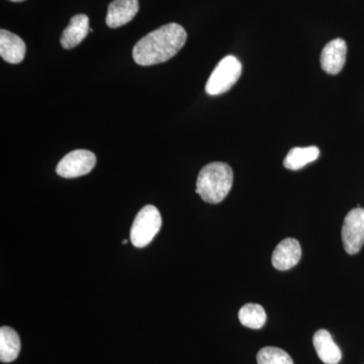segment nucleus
I'll return each mask as SVG.
<instances>
[{
  "mask_svg": "<svg viewBox=\"0 0 364 364\" xmlns=\"http://www.w3.org/2000/svg\"><path fill=\"white\" fill-rule=\"evenodd\" d=\"M188 33L176 23L162 26L142 38L133 49V58L141 66H151L168 61L181 51Z\"/></svg>",
  "mask_w": 364,
  "mask_h": 364,
  "instance_id": "obj_1",
  "label": "nucleus"
},
{
  "mask_svg": "<svg viewBox=\"0 0 364 364\" xmlns=\"http://www.w3.org/2000/svg\"><path fill=\"white\" fill-rule=\"evenodd\" d=\"M233 176V170L227 163H210L198 174L196 193L205 203H221L231 191Z\"/></svg>",
  "mask_w": 364,
  "mask_h": 364,
  "instance_id": "obj_2",
  "label": "nucleus"
},
{
  "mask_svg": "<svg viewBox=\"0 0 364 364\" xmlns=\"http://www.w3.org/2000/svg\"><path fill=\"white\" fill-rule=\"evenodd\" d=\"M162 226V218L154 205L144 207L134 220L131 229V242L136 248L149 245Z\"/></svg>",
  "mask_w": 364,
  "mask_h": 364,
  "instance_id": "obj_3",
  "label": "nucleus"
},
{
  "mask_svg": "<svg viewBox=\"0 0 364 364\" xmlns=\"http://www.w3.org/2000/svg\"><path fill=\"white\" fill-rule=\"evenodd\" d=\"M242 74V64L235 56L225 57L208 78L205 91L208 95H220L231 90Z\"/></svg>",
  "mask_w": 364,
  "mask_h": 364,
  "instance_id": "obj_4",
  "label": "nucleus"
},
{
  "mask_svg": "<svg viewBox=\"0 0 364 364\" xmlns=\"http://www.w3.org/2000/svg\"><path fill=\"white\" fill-rule=\"evenodd\" d=\"M97 164V157L88 150H74L68 153L57 165L56 172L63 178H76L86 176Z\"/></svg>",
  "mask_w": 364,
  "mask_h": 364,
  "instance_id": "obj_5",
  "label": "nucleus"
},
{
  "mask_svg": "<svg viewBox=\"0 0 364 364\" xmlns=\"http://www.w3.org/2000/svg\"><path fill=\"white\" fill-rule=\"evenodd\" d=\"M342 242L345 251L350 255L358 253L364 244V208L351 210L344 219Z\"/></svg>",
  "mask_w": 364,
  "mask_h": 364,
  "instance_id": "obj_6",
  "label": "nucleus"
},
{
  "mask_svg": "<svg viewBox=\"0 0 364 364\" xmlns=\"http://www.w3.org/2000/svg\"><path fill=\"white\" fill-rule=\"evenodd\" d=\"M347 45L344 40L337 38L328 43L321 54V66L328 74H338L346 62Z\"/></svg>",
  "mask_w": 364,
  "mask_h": 364,
  "instance_id": "obj_7",
  "label": "nucleus"
},
{
  "mask_svg": "<svg viewBox=\"0 0 364 364\" xmlns=\"http://www.w3.org/2000/svg\"><path fill=\"white\" fill-rule=\"evenodd\" d=\"M301 257V247L299 241L293 238H287L280 242L273 251L272 262L277 270L291 269L299 262Z\"/></svg>",
  "mask_w": 364,
  "mask_h": 364,
  "instance_id": "obj_8",
  "label": "nucleus"
},
{
  "mask_svg": "<svg viewBox=\"0 0 364 364\" xmlns=\"http://www.w3.org/2000/svg\"><path fill=\"white\" fill-rule=\"evenodd\" d=\"M139 11V0H114L107 9V25L119 28L130 23Z\"/></svg>",
  "mask_w": 364,
  "mask_h": 364,
  "instance_id": "obj_9",
  "label": "nucleus"
},
{
  "mask_svg": "<svg viewBox=\"0 0 364 364\" xmlns=\"http://www.w3.org/2000/svg\"><path fill=\"white\" fill-rule=\"evenodd\" d=\"M26 46L18 35L0 31V56L7 63L18 64L25 59Z\"/></svg>",
  "mask_w": 364,
  "mask_h": 364,
  "instance_id": "obj_10",
  "label": "nucleus"
},
{
  "mask_svg": "<svg viewBox=\"0 0 364 364\" xmlns=\"http://www.w3.org/2000/svg\"><path fill=\"white\" fill-rule=\"evenodd\" d=\"M90 32L88 16L86 14H76L71 18L68 26L63 31L60 43L64 49H73L85 39Z\"/></svg>",
  "mask_w": 364,
  "mask_h": 364,
  "instance_id": "obj_11",
  "label": "nucleus"
},
{
  "mask_svg": "<svg viewBox=\"0 0 364 364\" xmlns=\"http://www.w3.org/2000/svg\"><path fill=\"white\" fill-rule=\"evenodd\" d=\"M313 343L318 358L325 364H338L341 360V350L327 330H318L314 335Z\"/></svg>",
  "mask_w": 364,
  "mask_h": 364,
  "instance_id": "obj_12",
  "label": "nucleus"
},
{
  "mask_svg": "<svg viewBox=\"0 0 364 364\" xmlns=\"http://www.w3.org/2000/svg\"><path fill=\"white\" fill-rule=\"evenodd\" d=\"M21 352V339L13 328L2 326L0 329V360L13 363Z\"/></svg>",
  "mask_w": 364,
  "mask_h": 364,
  "instance_id": "obj_13",
  "label": "nucleus"
},
{
  "mask_svg": "<svg viewBox=\"0 0 364 364\" xmlns=\"http://www.w3.org/2000/svg\"><path fill=\"white\" fill-rule=\"evenodd\" d=\"M320 150L315 146L293 148L284 160V166L289 170H299L317 160Z\"/></svg>",
  "mask_w": 364,
  "mask_h": 364,
  "instance_id": "obj_14",
  "label": "nucleus"
},
{
  "mask_svg": "<svg viewBox=\"0 0 364 364\" xmlns=\"http://www.w3.org/2000/svg\"><path fill=\"white\" fill-rule=\"evenodd\" d=\"M238 317L242 325L254 330L261 329L267 322L264 308L258 304H247L242 306Z\"/></svg>",
  "mask_w": 364,
  "mask_h": 364,
  "instance_id": "obj_15",
  "label": "nucleus"
},
{
  "mask_svg": "<svg viewBox=\"0 0 364 364\" xmlns=\"http://www.w3.org/2000/svg\"><path fill=\"white\" fill-rule=\"evenodd\" d=\"M258 364H294L293 359L277 347H264L257 354Z\"/></svg>",
  "mask_w": 364,
  "mask_h": 364,
  "instance_id": "obj_16",
  "label": "nucleus"
},
{
  "mask_svg": "<svg viewBox=\"0 0 364 364\" xmlns=\"http://www.w3.org/2000/svg\"><path fill=\"white\" fill-rule=\"evenodd\" d=\"M11 1H14V2H21V1H25V0H11Z\"/></svg>",
  "mask_w": 364,
  "mask_h": 364,
  "instance_id": "obj_17",
  "label": "nucleus"
},
{
  "mask_svg": "<svg viewBox=\"0 0 364 364\" xmlns=\"http://www.w3.org/2000/svg\"><path fill=\"white\" fill-rule=\"evenodd\" d=\"M127 243H128V240H123L124 245H126Z\"/></svg>",
  "mask_w": 364,
  "mask_h": 364,
  "instance_id": "obj_18",
  "label": "nucleus"
}]
</instances>
